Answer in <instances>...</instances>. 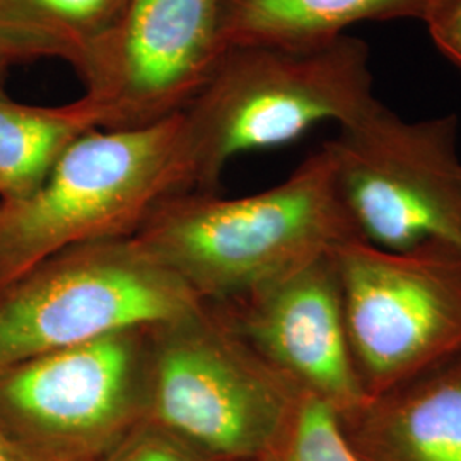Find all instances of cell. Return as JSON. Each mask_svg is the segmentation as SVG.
I'll list each match as a JSON object with an SVG mask.
<instances>
[{"label": "cell", "instance_id": "obj_1", "mask_svg": "<svg viewBox=\"0 0 461 461\" xmlns=\"http://www.w3.org/2000/svg\"><path fill=\"white\" fill-rule=\"evenodd\" d=\"M356 236L327 144L255 195H171L135 234L205 304L247 296Z\"/></svg>", "mask_w": 461, "mask_h": 461}, {"label": "cell", "instance_id": "obj_2", "mask_svg": "<svg viewBox=\"0 0 461 461\" xmlns=\"http://www.w3.org/2000/svg\"><path fill=\"white\" fill-rule=\"evenodd\" d=\"M376 101L361 38L228 49L182 113L190 188L214 192L234 156L284 146L323 122L342 129Z\"/></svg>", "mask_w": 461, "mask_h": 461}, {"label": "cell", "instance_id": "obj_3", "mask_svg": "<svg viewBox=\"0 0 461 461\" xmlns=\"http://www.w3.org/2000/svg\"><path fill=\"white\" fill-rule=\"evenodd\" d=\"M192 192L182 113L72 142L28 197L0 198V291L68 249L131 238L167 197Z\"/></svg>", "mask_w": 461, "mask_h": 461}, {"label": "cell", "instance_id": "obj_4", "mask_svg": "<svg viewBox=\"0 0 461 461\" xmlns=\"http://www.w3.org/2000/svg\"><path fill=\"white\" fill-rule=\"evenodd\" d=\"M301 392L214 304L149 329L148 419L212 461H262Z\"/></svg>", "mask_w": 461, "mask_h": 461}, {"label": "cell", "instance_id": "obj_5", "mask_svg": "<svg viewBox=\"0 0 461 461\" xmlns=\"http://www.w3.org/2000/svg\"><path fill=\"white\" fill-rule=\"evenodd\" d=\"M202 304L135 236L68 248L0 291V369Z\"/></svg>", "mask_w": 461, "mask_h": 461}, {"label": "cell", "instance_id": "obj_6", "mask_svg": "<svg viewBox=\"0 0 461 461\" xmlns=\"http://www.w3.org/2000/svg\"><path fill=\"white\" fill-rule=\"evenodd\" d=\"M330 257L367 398L461 357L460 248L388 249L356 236Z\"/></svg>", "mask_w": 461, "mask_h": 461}, {"label": "cell", "instance_id": "obj_7", "mask_svg": "<svg viewBox=\"0 0 461 461\" xmlns=\"http://www.w3.org/2000/svg\"><path fill=\"white\" fill-rule=\"evenodd\" d=\"M148 405L149 329L0 369V430L24 461H101Z\"/></svg>", "mask_w": 461, "mask_h": 461}, {"label": "cell", "instance_id": "obj_8", "mask_svg": "<svg viewBox=\"0 0 461 461\" xmlns=\"http://www.w3.org/2000/svg\"><path fill=\"white\" fill-rule=\"evenodd\" d=\"M455 115L407 122L376 101L327 142L357 238L388 249H461V159Z\"/></svg>", "mask_w": 461, "mask_h": 461}, {"label": "cell", "instance_id": "obj_9", "mask_svg": "<svg viewBox=\"0 0 461 461\" xmlns=\"http://www.w3.org/2000/svg\"><path fill=\"white\" fill-rule=\"evenodd\" d=\"M222 0H131L76 67L101 131H135L180 115L224 49Z\"/></svg>", "mask_w": 461, "mask_h": 461}, {"label": "cell", "instance_id": "obj_10", "mask_svg": "<svg viewBox=\"0 0 461 461\" xmlns=\"http://www.w3.org/2000/svg\"><path fill=\"white\" fill-rule=\"evenodd\" d=\"M330 255L247 296L214 306L301 393L344 417L361 407L367 396L352 359Z\"/></svg>", "mask_w": 461, "mask_h": 461}, {"label": "cell", "instance_id": "obj_11", "mask_svg": "<svg viewBox=\"0 0 461 461\" xmlns=\"http://www.w3.org/2000/svg\"><path fill=\"white\" fill-rule=\"evenodd\" d=\"M361 461H461V357L339 417Z\"/></svg>", "mask_w": 461, "mask_h": 461}, {"label": "cell", "instance_id": "obj_12", "mask_svg": "<svg viewBox=\"0 0 461 461\" xmlns=\"http://www.w3.org/2000/svg\"><path fill=\"white\" fill-rule=\"evenodd\" d=\"M439 0H222L224 51L245 45H313L363 21L420 19Z\"/></svg>", "mask_w": 461, "mask_h": 461}, {"label": "cell", "instance_id": "obj_13", "mask_svg": "<svg viewBox=\"0 0 461 461\" xmlns=\"http://www.w3.org/2000/svg\"><path fill=\"white\" fill-rule=\"evenodd\" d=\"M131 0H0V86L16 66L60 59L79 66Z\"/></svg>", "mask_w": 461, "mask_h": 461}, {"label": "cell", "instance_id": "obj_14", "mask_svg": "<svg viewBox=\"0 0 461 461\" xmlns=\"http://www.w3.org/2000/svg\"><path fill=\"white\" fill-rule=\"evenodd\" d=\"M99 129L83 98L62 106H32L0 86V198L28 197L81 135Z\"/></svg>", "mask_w": 461, "mask_h": 461}, {"label": "cell", "instance_id": "obj_15", "mask_svg": "<svg viewBox=\"0 0 461 461\" xmlns=\"http://www.w3.org/2000/svg\"><path fill=\"white\" fill-rule=\"evenodd\" d=\"M262 461L361 460L348 445L337 413L303 393L289 426Z\"/></svg>", "mask_w": 461, "mask_h": 461}, {"label": "cell", "instance_id": "obj_16", "mask_svg": "<svg viewBox=\"0 0 461 461\" xmlns=\"http://www.w3.org/2000/svg\"><path fill=\"white\" fill-rule=\"evenodd\" d=\"M101 461H212L169 430L142 420Z\"/></svg>", "mask_w": 461, "mask_h": 461}, {"label": "cell", "instance_id": "obj_17", "mask_svg": "<svg viewBox=\"0 0 461 461\" xmlns=\"http://www.w3.org/2000/svg\"><path fill=\"white\" fill-rule=\"evenodd\" d=\"M424 23L434 45L461 70V0H439Z\"/></svg>", "mask_w": 461, "mask_h": 461}, {"label": "cell", "instance_id": "obj_18", "mask_svg": "<svg viewBox=\"0 0 461 461\" xmlns=\"http://www.w3.org/2000/svg\"><path fill=\"white\" fill-rule=\"evenodd\" d=\"M0 461H24L16 453V449L5 439L4 432L0 430Z\"/></svg>", "mask_w": 461, "mask_h": 461}]
</instances>
